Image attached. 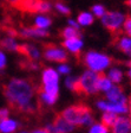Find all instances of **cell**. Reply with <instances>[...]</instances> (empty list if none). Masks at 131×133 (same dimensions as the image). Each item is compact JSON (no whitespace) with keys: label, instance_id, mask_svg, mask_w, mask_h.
Segmentation results:
<instances>
[{"label":"cell","instance_id":"obj_1","mask_svg":"<svg viewBox=\"0 0 131 133\" xmlns=\"http://www.w3.org/2000/svg\"><path fill=\"white\" fill-rule=\"evenodd\" d=\"M38 86L27 78L13 77L3 86V94L10 107L17 112L33 114L38 109Z\"/></svg>","mask_w":131,"mask_h":133},{"label":"cell","instance_id":"obj_2","mask_svg":"<svg viewBox=\"0 0 131 133\" xmlns=\"http://www.w3.org/2000/svg\"><path fill=\"white\" fill-rule=\"evenodd\" d=\"M37 95L39 102L45 106H53L59 95V72L53 68H45L41 72V86L38 87Z\"/></svg>","mask_w":131,"mask_h":133},{"label":"cell","instance_id":"obj_3","mask_svg":"<svg viewBox=\"0 0 131 133\" xmlns=\"http://www.w3.org/2000/svg\"><path fill=\"white\" fill-rule=\"evenodd\" d=\"M60 114L76 127L77 126L86 127V126H91L92 124H95V119H93L91 109L83 103L70 106V107L65 108Z\"/></svg>","mask_w":131,"mask_h":133},{"label":"cell","instance_id":"obj_4","mask_svg":"<svg viewBox=\"0 0 131 133\" xmlns=\"http://www.w3.org/2000/svg\"><path fill=\"white\" fill-rule=\"evenodd\" d=\"M83 64L87 66L89 70L102 74L104 70L110 68V65L112 64V58L106 54L91 50L83 55Z\"/></svg>","mask_w":131,"mask_h":133},{"label":"cell","instance_id":"obj_5","mask_svg":"<svg viewBox=\"0 0 131 133\" xmlns=\"http://www.w3.org/2000/svg\"><path fill=\"white\" fill-rule=\"evenodd\" d=\"M99 72L87 69L78 77V94L93 95L98 93Z\"/></svg>","mask_w":131,"mask_h":133},{"label":"cell","instance_id":"obj_6","mask_svg":"<svg viewBox=\"0 0 131 133\" xmlns=\"http://www.w3.org/2000/svg\"><path fill=\"white\" fill-rule=\"evenodd\" d=\"M14 7L31 14H47L52 11L53 5L50 0H19Z\"/></svg>","mask_w":131,"mask_h":133},{"label":"cell","instance_id":"obj_7","mask_svg":"<svg viewBox=\"0 0 131 133\" xmlns=\"http://www.w3.org/2000/svg\"><path fill=\"white\" fill-rule=\"evenodd\" d=\"M102 24L112 35H117L123 28L126 16L119 11H106V13L101 18Z\"/></svg>","mask_w":131,"mask_h":133},{"label":"cell","instance_id":"obj_8","mask_svg":"<svg viewBox=\"0 0 131 133\" xmlns=\"http://www.w3.org/2000/svg\"><path fill=\"white\" fill-rule=\"evenodd\" d=\"M43 57L49 62L56 63H66L68 59V55L64 48L56 44H46L43 50Z\"/></svg>","mask_w":131,"mask_h":133},{"label":"cell","instance_id":"obj_9","mask_svg":"<svg viewBox=\"0 0 131 133\" xmlns=\"http://www.w3.org/2000/svg\"><path fill=\"white\" fill-rule=\"evenodd\" d=\"M97 108L102 112H111L115 114H126L129 113L128 105H119V103L110 102L107 100H98L97 102Z\"/></svg>","mask_w":131,"mask_h":133},{"label":"cell","instance_id":"obj_10","mask_svg":"<svg viewBox=\"0 0 131 133\" xmlns=\"http://www.w3.org/2000/svg\"><path fill=\"white\" fill-rule=\"evenodd\" d=\"M18 36H20L21 38L39 39L49 37L50 32L46 29H38L36 26H24L20 30H18Z\"/></svg>","mask_w":131,"mask_h":133},{"label":"cell","instance_id":"obj_11","mask_svg":"<svg viewBox=\"0 0 131 133\" xmlns=\"http://www.w3.org/2000/svg\"><path fill=\"white\" fill-rule=\"evenodd\" d=\"M105 97L110 102L119 103V105H128V97L124 94V90L120 86H112L111 89L105 93Z\"/></svg>","mask_w":131,"mask_h":133},{"label":"cell","instance_id":"obj_12","mask_svg":"<svg viewBox=\"0 0 131 133\" xmlns=\"http://www.w3.org/2000/svg\"><path fill=\"white\" fill-rule=\"evenodd\" d=\"M18 54L25 56L27 59L36 61V62H38L39 59L43 57V54H41V51L39 50V48L36 46V45H33V44H28V43L20 44Z\"/></svg>","mask_w":131,"mask_h":133},{"label":"cell","instance_id":"obj_13","mask_svg":"<svg viewBox=\"0 0 131 133\" xmlns=\"http://www.w3.org/2000/svg\"><path fill=\"white\" fill-rule=\"evenodd\" d=\"M83 45L84 42L82 38H71V39H64L61 46L65 50H67L68 52H71L72 55L79 57L83 50Z\"/></svg>","mask_w":131,"mask_h":133},{"label":"cell","instance_id":"obj_14","mask_svg":"<svg viewBox=\"0 0 131 133\" xmlns=\"http://www.w3.org/2000/svg\"><path fill=\"white\" fill-rule=\"evenodd\" d=\"M111 130L113 133H131V116H118Z\"/></svg>","mask_w":131,"mask_h":133},{"label":"cell","instance_id":"obj_15","mask_svg":"<svg viewBox=\"0 0 131 133\" xmlns=\"http://www.w3.org/2000/svg\"><path fill=\"white\" fill-rule=\"evenodd\" d=\"M52 122H53V125L58 128V131H59L60 133H71V132H73L74 128H76V126L70 124L60 113L56 114L53 120H52Z\"/></svg>","mask_w":131,"mask_h":133},{"label":"cell","instance_id":"obj_16","mask_svg":"<svg viewBox=\"0 0 131 133\" xmlns=\"http://www.w3.org/2000/svg\"><path fill=\"white\" fill-rule=\"evenodd\" d=\"M115 45L120 52L125 54L126 56L131 52V37L119 36L115 39Z\"/></svg>","mask_w":131,"mask_h":133},{"label":"cell","instance_id":"obj_17","mask_svg":"<svg viewBox=\"0 0 131 133\" xmlns=\"http://www.w3.org/2000/svg\"><path fill=\"white\" fill-rule=\"evenodd\" d=\"M20 44L17 42L14 37H8L5 36L3 39H0V48L7 50V51H12V52H18L19 51Z\"/></svg>","mask_w":131,"mask_h":133},{"label":"cell","instance_id":"obj_18","mask_svg":"<svg viewBox=\"0 0 131 133\" xmlns=\"http://www.w3.org/2000/svg\"><path fill=\"white\" fill-rule=\"evenodd\" d=\"M19 126L20 124L17 120L11 118L4 119L3 121H0V133H14Z\"/></svg>","mask_w":131,"mask_h":133},{"label":"cell","instance_id":"obj_19","mask_svg":"<svg viewBox=\"0 0 131 133\" xmlns=\"http://www.w3.org/2000/svg\"><path fill=\"white\" fill-rule=\"evenodd\" d=\"M106 76L111 80V82L113 83V84H119V83L123 81V71H122V69L117 68V66L110 68Z\"/></svg>","mask_w":131,"mask_h":133},{"label":"cell","instance_id":"obj_20","mask_svg":"<svg viewBox=\"0 0 131 133\" xmlns=\"http://www.w3.org/2000/svg\"><path fill=\"white\" fill-rule=\"evenodd\" d=\"M52 24V18L46 14H38L34 18V26L38 29H49Z\"/></svg>","mask_w":131,"mask_h":133},{"label":"cell","instance_id":"obj_21","mask_svg":"<svg viewBox=\"0 0 131 133\" xmlns=\"http://www.w3.org/2000/svg\"><path fill=\"white\" fill-rule=\"evenodd\" d=\"M60 37L63 39H71V38H82V32L71 26H66L60 31Z\"/></svg>","mask_w":131,"mask_h":133},{"label":"cell","instance_id":"obj_22","mask_svg":"<svg viewBox=\"0 0 131 133\" xmlns=\"http://www.w3.org/2000/svg\"><path fill=\"white\" fill-rule=\"evenodd\" d=\"M77 22L80 26H90L95 22V16L91 12H80L77 17Z\"/></svg>","mask_w":131,"mask_h":133},{"label":"cell","instance_id":"obj_23","mask_svg":"<svg viewBox=\"0 0 131 133\" xmlns=\"http://www.w3.org/2000/svg\"><path fill=\"white\" fill-rule=\"evenodd\" d=\"M113 86V83L111 82L109 77H107L106 75H104L102 72L99 75V78H98V91H104V93H106L109 89H111V87Z\"/></svg>","mask_w":131,"mask_h":133},{"label":"cell","instance_id":"obj_24","mask_svg":"<svg viewBox=\"0 0 131 133\" xmlns=\"http://www.w3.org/2000/svg\"><path fill=\"white\" fill-rule=\"evenodd\" d=\"M118 115L115 113H111V112H103V114H102V124H104L106 127L111 128L112 126H113V124H115V121L117 120Z\"/></svg>","mask_w":131,"mask_h":133},{"label":"cell","instance_id":"obj_25","mask_svg":"<svg viewBox=\"0 0 131 133\" xmlns=\"http://www.w3.org/2000/svg\"><path fill=\"white\" fill-rule=\"evenodd\" d=\"M89 133H110V128L102 122H95L90 126Z\"/></svg>","mask_w":131,"mask_h":133},{"label":"cell","instance_id":"obj_26","mask_svg":"<svg viewBox=\"0 0 131 133\" xmlns=\"http://www.w3.org/2000/svg\"><path fill=\"white\" fill-rule=\"evenodd\" d=\"M65 86L73 93L78 94V78L74 76H67L65 78Z\"/></svg>","mask_w":131,"mask_h":133},{"label":"cell","instance_id":"obj_27","mask_svg":"<svg viewBox=\"0 0 131 133\" xmlns=\"http://www.w3.org/2000/svg\"><path fill=\"white\" fill-rule=\"evenodd\" d=\"M53 7H55V10L58 12V13L64 14V16H70V13H71L70 7H68L65 3H63V1H56Z\"/></svg>","mask_w":131,"mask_h":133},{"label":"cell","instance_id":"obj_28","mask_svg":"<svg viewBox=\"0 0 131 133\" xmlns=\"http://www.w3.org/2000/svg\"><path fill=\"white\" fill-rule=\"evenodd\" d=\"M91 11H92L91 13H92L95 17H97V18H102L104 14L106 13V10H105V7H104L103 5H101V4L93 5L92 7H91Z\"/></svg>","mask_w":131,"mask_h":133},{"label":"cell","instance_id":"obj_29","mask_svg":"<svg viewBox=\"0 0 131 133\" xmlns=\"http://www.w3.org/2000/svg\"><path fill=\"white\" fill-rule=\"evenodd\" d=\"M20 65H21L22 68H25V69H27V70H38L39 68H40L38 62L31 61V59H26L25 62H21Z\"/></svg>","mask_w":131,"mask_h":133},{"label":"cell","instance_id":"obj_30","mask_svg":"<svg viewBox=\"0 0 131 133\" xmlns=\"http://www.w3.org/2000/svg\"><path fill=\"white\" fill-rule=\"evenodd\" d=\"M57 71L59 72V75H68V74H70V71H71V68H70V65H68V64L61 63V64H59Z\"/></svg>","mask_w":131,"mask_h":133},{"label":"cell","instance_id":"obj_31","mask_svg":"<svg viewBox=\"0 0 131 133\" xmlns=\"http://www.w3.org/2000/svg\"><path fill=\"white\" fill-rule=\"evenodd\" d=\"M123 30H124V32H125L126 36L131 37V16L126 17V19H125L124 25H123Z\"/></svg>","mask_w":131,"mask_h":133},{"label":"cell","instance_id":"obj_32","mask_svg":"<svg viewBox=\"0 0 131 133\" xmlns=\"http://www.w3.org/2000/svg\"><path fill=\"white\" fill-rule=\"evenodd\" d=\"M6 64H7V59H6V55L3 50L0 49V71L4 70L6 68Z\"/></svg>","mask_w":131,"mask_h":133},{"label":"cell","instance_id":"obj_33","mask_svg":"<svg viewBox=\"0 0 131 133\" xmlns=\"http://www.w3.org/2000/svg\"><path fill=\"white\" fill-rule=\"evenodd\" d=\"M44 128H45V130H46L49 133H60L59 131H58V128L56 127L55 125H53V122H52V121L51 122H47V124L44 126Z\"/></svg>","mask_w":131,"mask_h":133},{"label":"cell","instance_id":"obj_34","mask_svg":"<svg viewBox=\"0 0 131 133\" xmlns=\"http://www.w3.org/2000/svg\"><path fill=\"white\" fill-rule=\"evenodd\" d=\"M10 116V109L8 108H0V121H3L4 119H7Z\"/></svg>","mask_w":131,"mask_h":133},{"label":"cell","instance_id":"obj_35","mask_svg":"<svg viewBox=\"0 0 131 133\" xmlns=\"http://www.w3.org/2000/svg\"><path fill=\"white\" fill-rule=\"evenodd\" d=\"M68 26L74 28V29H77V30H80V25L78 24V22H77V20H73V19L68 20Z\"/></svg>","mask_w":131,"mask_h":133},{"label":"cell","instance_id":"obj_36","mask_svg":"<svg viewBox=\"0 0 131 133\" xmlns=\"http://www.w3.org/2000/svg\"><path fill=\"white\" fill-rule=\"evenodd\" d=\"M30 133H49L47 132L46 130H45V128H36V130H33V131H31Z\"/></svg>","mask_w":131,"mask_h":133},{"label":"cell","instance_id":"obj_37","mask_svg":"<svg viewBox=\"0 0 131 133\" xmlns=\"http://www.w3.org/2000/svg\"><path fill=\"white\" fill-rule=\"evenodd\" d=\"M128 107H129V113H130V116H131V95L128 97Z\"/></svg>","mask_w":131,"mask_h":133},{"label":"cell","instance_id":"obj_38","mask_svg":"<svg viewBox=\"0 0 131 133\" xmlns=\"http://www.w3.org/2000/svg\"><path fill=\"white\" fill-rule=\"evenodd\" d=\"M8 3L11 4V5H13V6H16L17 5V3H18V1H19V0H7Z\"/></svg>","mask_w":131,"mask_h":133},{"label":"cell","instance_id":"obj_39","mask_svg":"<svg viewBox=\"0 0 131 133\" xmlns=\"http://www.w3.org/2000/svg\"><path fill=\"white\" fill-rule=\"evenodd\" d=\"M126 75H128L129 80H130V82H131V68H129V70H128V72H126Z\"/></svg>","mask_w":131,"mask_h":133},{"label":"cell","instance_id":"obj_40","mask_svg":"<svg viewBox=\"0 0 131 133\" xmlns=\"http://www.w3.org/2000/svg\"><path fill=\"white\" fill-rule=\"evenodd\" d=\"M126 6H129V7H130L131 8V0H126Z\"/></svg>","mask_w":131,"mask_h":133},{"label":"cell","instance_id":"obj_41","mask_svg":"<svg viewBox=\"0 0 131 133\" xmlns=\"http://www.w3.org/2000/svg\"><path fill=\"white\" fill-rule=\"evenodd\" d=\"M18 133H30V132H28V131H19Z\"/></svg>","mask_w":131,"mask_h":133}]
</instances>
